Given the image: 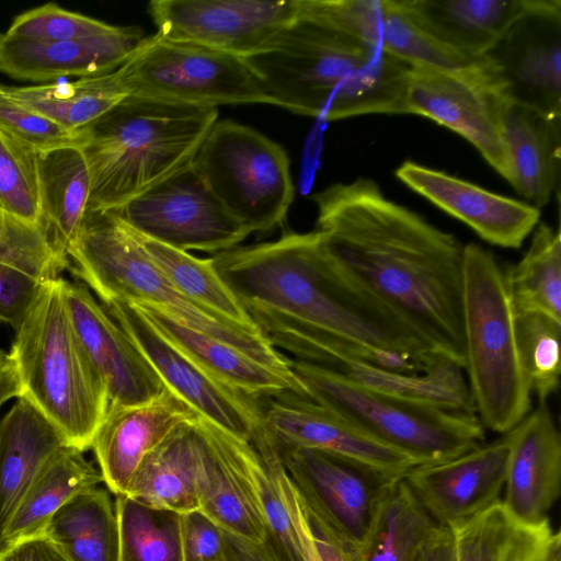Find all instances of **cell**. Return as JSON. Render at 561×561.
Wrapping results in <instances>:
<instances>
[{
  "instance_id": "6da1fadb",
  "label": "cell",
  "mask_w": 561,
  "mask_h": 561,
  "mask_svg": "<svg viewBox=\"0 0 561 561\" xmlns=\"http://www.w3.org/2000/svg\"><path fill=\"white\" fill-rule=\"evenodd\" d=\"M311 198L332 255L463 369L465 244L371 179L334 183Z\"/></svg>"
},
{
  "instance_id": "7a4b0ae2",
  "label": "cell",
  "mask_w": 561,
  "mask_h": 561,
  "mask_svg": "<svg viewBox=\"0 0 561 561\" xmlns=\"http://www.w3.org/2000/svg\"><path fill=\"white\" fill-rule=\"evenodd\" d=\"M213 264L243 308L286 316L365 350L421 366L442 354L329 251L320 231L215 254Z\"/></svg>"
},
{
  "instance_id": "3957f363",
  "label": "cell",
  "mask_w": 561,
  "mask_h": 561,
  "mask_svg": "<svg viewBox=\"0 0 561 561\" xmlns=\"http://www.w3.org/2000/svg\"><path fill=\"white\" fill-rule=\"evenodd\" d=\"M276 106L337 121L408 114L411 66L362 41L300 19L263 53L248 58Z\"/></svg>"
},
{
  "instance_id": "277c9868",
  "label": "cell",
  "mask_w": 561,
  "mask_h": 561,
  "mask_svg": "<svg viewBox=\"0 0 561 561\" xmlns=\"http://www.w3.org/2000/svg\"><path fill=\"white\" fill-rule=\"evenodd\" d=\"M217 107L128 95L79 129L90 173L88 213L116 210L192 164Z\"/></svg>"
},
{
  "instance_id": "5b68a950",
  "label": "cell",
  "mask_w": 561,
  "mask_h": 561,
  "mask_svg": "<svg viewBox=\"0 0 561 561\" xmlns=\"http://www.w3.org/2000/svg\"><path fill=\"white\" fill-rule=\"evenodd\" d=\"M69 268L101 302L153 306L181 324L226 342L288 376L290 358L252 332L183 295L149 259L130 229L112 211L88 213L68 253Z\"/></svg>"
},
{
  "instance_id": "8992f818",
  "label": "cell",
  "mask_w": 561,
  "mask_h": 561,
  "mask_svg": "<svg viewBox=\"0 0 561 561\" xmlns=\"http://www.w3.org/2000/svg\"><path fill=\"white\" fill-rule=\"evenodd\" d=\"M62 277L43 285L10 350L21 396L64 434L71 447H91L108 398L75 331Z\"/></svg>"
},
{
  "instance_id": "52a82bcc",
  "label": "cell",
  "mask_w": 561,
  "mask_h": 561,
  "mask_svg": "<svg viewBox=\"0 0 561 561\" xmlns=\"http://www.w3.org/2000/svg\"><path fill=\"white\" fill-rule=\"evenodd\" d=\"M463 370L476 415L484 428L504 434L530 411L505 272L477 243L465 244Z\"/></svg>"
},
{
  "instance_id": "ba28073f",
  "label": "cell",
  "mask_w": 561,
  "mask_h": 561,
  "mask_svg": "<svg viewBox=\"0 0 561 561\" xmlns=\"http://www.w3.org/2000/svg\"><path fill=\"white\" fill-rule=\"evenodd\" d=\"M290 369L311 400L420 465L449 460L484 443V427L476 414L405 399L299 359H290Z\"/></svg>"
},
{
  "instance_id": "9c48e42d",
  "label": "cell",
  "mask_w": 561,
  "mask_h": 561,
  "mask_svg": "<svg viewBox=\"0 0 561 561\" xmlns=\"http://www.w3.org/2000/svg\"><path fill=\"white\" fill-rule=\"evenodd\" d=\"M193 165L220 204L251 233L283 225L295 186L289 158L280 145L249 126L217 121Z\"/></svg>"
},
{
  "instance_id": "30bf717a",
  "label": "cell",
  "mask_w": 561,
  "mask_h": 561,
  "mask_svg": "<svg viewBox=\"0 0 561 561\" xmlns=\"http://www.w3.org/2000/svg\"><path fill=\"white\" fill-rule=\"evenodd\" d=\"M117 71L129 95L204 107L276 105L248 59L158 34Z\"/></svg>"
},
{
  "instance_id": "8fae6325",
  "label": "cell",
  "mask_w": 561,
  "mask_h": 561,
  "mask_svg": "<svg viewBox=\"0 0 561 561\" xmlns=\"http://www.w3.org/2000/svg\"><path fill=\"white\" fill-rule=\"evenodd\" d=\"M510 104L504 87L481 58L455 68L411 67L408 75V114L459 134L506 181L503 124Z\"/></svg>"
},
{
  "instance_id": "7c38bea8",
  "label": "cell",
  "mask_w": 561,
  "mask_h": 561,
  "mask_svg": "<svg viewBox=\"0 0 561 561\" xmlns=\"http://www.w3.org/2000/svg\"><path fill=\"white\" fill-rule=\"evenodd\" d=\"M110 211L136 232L186 252L218 254L251 234L215 197L193 162Z\"/></svg>"
},
{
  "instance_id": "4fadbf2b",
  "label": "cell",
  "mask_w": 561,
  "mask_h": 561,
  "mask_svg": "<svg viewBox=\"0 0 561 561\" xmlns=\"http://www.w3.org/2000/svg\"><path fill=\"white\" fill-rule=\"evenodd\" d=\"M148 11L163 38L248 59L298 20V0H153Z\"/></svg>"
},
{
  "instance_id": "5bb4252c",
  "label": "cell",
  "mask_w": 561,
  "mask_h": 561,
  "mask_svg": "<svg viewBox=\"0 0 561 561\" xmlns=\"http://www.w3.org/2000/svg\"><path fill=\"white\" fill-rule=\"evenodd\" d=\"M276 446L308 513L336 540L358 553L382 489L393 480L322 450Z\"/></svg>"
},
{
  "instance_id": "9a60e30c",
  "label": "cell",
  "mask_w": 561,
  "mask_h": 561,
  "mask_svg": "<svg viewBox=\"0 0 561 561\" xmlns=\"http://www.w3.org/2000/svg\"><path fill=\"white\" fill-rule=\"evenodd\" d=\"M481 59L511 103L561 118V0H527Z\"/></svg>"
},
{
  "instance_id": "2e32d148",
  "label": "cell",
  "mask_w": 561,
  "mask_h": 561,
  "mask_svg": "<svg viewBox=\"0 0 561 561\" xmlns=\"http://www.w3.org/2000/svg\"><path fill=\"white\" fill-rule=\"evenodd\" d=\"M130 337L168 389L199 415L250 442L263 427V408L213 377L161 335L131 304L101 302Z\"/></svg>"
},
{
  "instance_id": "e0dca14e",
  "label": "cell",
  "mask_w": 561,
  "mask_h": 561,
  "mask_svg": "<svg viewBox=\"0 0 561 561\" xmlns=\"http://www.w3.org/2000/svg\"><path fill=\"white\" fill-rule=\"evenodd\" d=\"M263 424L276 444L322 450L386 480L403 478L420 463L366 435L316 401L286 392L267 399Z\"/></svg>"
},
{
  "instance_id": "ac0fdd59",
  "label": "cell",
  "mask_w": 561,
  "mask_h": 561,
  "mask_svg": "<svg viewBox=\"0 0 561 561\" xmlns=\"http://www.w3.org/2000/svg\"><path fill=\"white\" fill-rule=\"evenodd\" d=\"M508 453L504 433L449 460L419 465L403 479L432 519L453 528L500 501Z\"/></svg>"
},
{
  "instance_id": "d6986e66",
  "label": "cell",
  "mask_w": 561,
  "mask_h": 561,
  "mask_svg": "<svg viewBox=\"0 0 561 561\" xmlns=\"http://www.w3.org/2000/svg\"><path fill=\"white\" fill-rule=\"evenodd\" d=\"M75 331L101 377L108 405L129 407L158 397L167 387L130 337L89 288L64 279Z\"/></svg>"
},
{
  "instance_id": "ffe728a7",
  "label": "cell",
  "mask_w": 561,
  "mask_h": 561,
  "mask_svg": "<svg viewBox=\"0 0 561 561\" xmlns=\"http://www.w3.org/2000/svg\"><path fill=\"white\" fill-rule=\"evenodd\" d=\"M298 18L369 44L411 67L467 65L424 33L397 0H298Z\"/></svg>"
},
{
  "instance_id": "44dd1931",
  "label": "cell",
  "mask_w": 561,
  "mask_h": 561,
  "mask_svg": "<svg viewBox=\"0 0 561 561\" xmlns=\"http://www.w3.org/2000/svg\"><path fill=\"white\" fill-rule=\"evenodd\" d=\"M396 176L432 204L470 227L484 241L518 249L535 230L540 209L471 182L404 161Z\"/></svg>"
},
{
  "instance_id": "7402d4cb",
  "label": "cell",
  "mask_w": 561,
  "mask_h": 561,
  "mask_svg": "<svg viewBox=\"0 0 561 561\" xmlns=\"http://www.w3.org/2000/svg\"><path fill=\"white\" fill-rule=\"evenodd\" d=\"M198 510L224 530L263 545L265 529L247 474L250 442L199 415Z\"/></svg>"
},
{
  "instance_id": "603a6c76",
  "label": "cell",
  "mask_w": 561,
  "mask_h": 561,
  "mask_svg": "<svg viewBox=\"0 0 561 561\" xmlns=\"http://www.w3.org/2000/svg\"><path fill=\"white\" fill-rule=\"evenodd\" d=\"M147 38L139 27L117 25L103 35L62 42H34L0 33V72L43 84L100 76L123 66Z\"/></svg>"
},
{
  "instance_id": "cb8c5ba5",
  "label": "cell",
  "mask_w": 561,
  "mask_h": 561,
  "mask_svg": "<svg viewBox=\"0 0 561 561\" xmlns=\"http://www.w3.org/2000/svg\"><path fill=\"white\" fill-rule=\"evenodd\" d=\"M198 415L168 388L141 404L108 405L90 447L103 483L115 495L125 494L144 457L178 425Z\"/></svg>"
},
{
  "instance_id": "d4e9b609",
  "label": "cell",
  "mask_w": 561,
  "mask_h": 561,
  "mask_svg": "<svg viewBox=\"0 0 561 561\" xmlns=\"http://www.w3.org/2000/svg\"><path fill=\"white\" fill-rule=\"evenodd\" d=\"M510 453L502 503L526 523L548 519L560 494L561 437L546 403L505 433Z\"/></svg>"
},
{
  "instance_id": "484cf974",
  "label": "cell",
  "mask_w": 561,
  "mask_h": 561,
  "mask_svg": "<svg viewBox=\"0 0 561 561\" xmlns=\"http://www.w3.org/2000/svg\"><path fill=\"white\" fill-rule=\"evenodd\" d=\"M245 466L264 523L262 547L274 561H316L307 510L264 424L250 440Z\"/></svg>"
},
{
  "instance_id": "4316f807",
  "label": "cell",
  "mask_w": 561,
  "mask_h": 561,
  "mask_svg": "<svg viewBox=\"0 0 561 561\" xmlns=\"http://www.w3.org/2000/svg\"><path fill=\"white\" fill-rule=\"evenodd\" d=\"M131 305L161 335L227 386L257 400L286 392L309 398L297 376L277 371L226 342L192 330L153 306Z\"/></svg>"
},
{
  "instance_id": "83f0119b",
  "label": "cell",
  "mask_w": 561,
  "mask_h": 561,
  "mask_svg": "<svg viewBox=\"0 0 561 561\" xmlns=\"http://www.w3.org/2000/svg\"><path fill=\"white\" fill-rule=\"evenodd\" d=\"M432 39L467 64L483 57L527 0H397Z\"/></svg>"
},
{
  "instance_id": "f1b7e54d",
  "label": "cell",
  "mask_w": 561,
  "mask_h": 561,
  "mask_svg": "<svg viewBox=\"0 0 561 561\" xmlns=\"http://www.w3.org/2000/svg\"><path fill=\"white\" fill-rule=\"evenodd\" d=\"M70 446L31 401L16 398L0 420V546L4 530L44 465Z\"/></svg>"
},
{
  "instance_id": "f546056e",
  "label": "cell",
  "mask_w": 561,
  "mask_h": 561,
  "mask_svg": "<svg viewBox=\"0 0 561 561\" xmlns=\"http://www.w3.org/2000/svg\"><path fill=\"white\" fill-rule=\"evenodd\" d=\"M507 182L539 208L558 193L561 173V118H549L511 103L503 124Z\"/></svg>"
},
{
  "instance_id": "4dcf8cb0",
  "label": "cell",
  "mask_w": 561,
  "mask_h": 561,
  "mask_svg": "<svg viewBox=\"0 0 561 561\" xmlns=\"http://www.w3.org/2000/svg\"><path fill=\"white\" fill-rule=\"evenodd\" d=\"M199 444L198 415L178 425L144 457L125 494L178 513L197 510Z\"/></svg>"
},
{
  "instance_id": "1f68e13d",
  "label": "cell",
  "mask_w": 561,
  "mask_h": 561,
  "mask_svg": "<svg viewBox=\"0 0 561 561\" xmlns=\"http://www.w3.org/2000/svg\"><path fill=\"white\" fill-rule=\"evenodd\" d=\"M451 531L454 561H551L561 546L549 519L523 522L501 500Z\"/></svg>"
},
{
  "instance_id": "d6a6232c",
  "label": "cell",
  "mask_w": 561,
  "mask_h": 561,
  "mask_svg": "<svg viewBox=\"0 0 561 561\" xmlns=\"http://www.w3.org/2000/svg\"><path fill=\"white\" fill-rule=\"evenodd\" d=\"M39 225L55 251L68 259L88 214L91 182L79 145L37 151Z\"/></svg>"
},
{
  "instance_id": "836d02e7",
  "label": "cell",
  "mask_w": 561,
  "mask_h": 561,
  "mask_svg": "<svg viewBox=\"0 0 561 561\" xmlns=\"http://www.w3.org/2000/svg\"><path fill=\"white\" fill-rule=\"evenodd\" d=\"M102 474L83 456L67 446L42 468L25 492L4 530L0 550L44 533L54 514L79 492L98 486Z\"/></svg>"
},
{
  "instance_id": "e575fe53",
  "label": "cell",
  "mask_w": 561,
  "mask_h": 561,
  "mask_svg": "<svg viewBox=\"0 0 561 561\" xmlns=\"http://www.w3.org/2000/svg\"><path fill=\"white\" fill-rule=\"evenodd\" d=\"M43 535L68 561H118L119 525L110 493L93 486L66 502Z\"/></svg>"
},
{
  "instance_id": "d590c367",
  "label": "cell",
  "mask_w": 561,
  "mask_h": 561,
  "mask_svg": "<svg viewBox=\"0 0 561 561\" xmlns=\"http://www.w3.org/2000/svg\"><path fill=\"white\" fill-rule=\"evenodd\" d=\"M0 88L13 101L70 130L88 126L129 95L117 69L75 81Z\"/></svg>"
},
{
  "instance_id": "8d00e7d4",
  "label": "cell",
  "mask_w": 561,
  "mask_h": 561,
  "mask_svg": "<svg viewBox=\"0 0 561 561\" xmlns=\"http://www.w3.org/2000/svg\"><path fill=\"white\" fill-rule=\"evenodd\" d=\"M436 526L403 478L390 481L382 489L358 561H414Z\"/></svg>"
},
{
  "instance_id": "74e56055",
  "label": "cell",
  "mask_w": 561,
  "mask_h": 561,
  "mask_svg": "<svg viewBox=\"0 0 561 561\" xmlns=\"http://www.w3.org/2000/svg\"><path fill=\"white\" fill-rule=\"evenodd\" d=\"M130 231L149 259L183 295L252 332L261 333L237 296L215 270L211 257L199 259L133 229Z\"/></svg>"
},
{
  "instance_id": "f35d334b",
  "label": "cell",
  "mask_w": 561,
  "mask_h": 561,
  "mask_svg": "<svg viewBox=\"0 0 561 561\" xmlns=\"http://www.w3.org/2000/svg\"><path fill=\"white\" fill-rule=\"evenodd\" d=\"M462 368L446 356L437 357L425 369L402 373L368 365H350L342 373L367 386L437 408L476 414Z\"/></svg>"
},
{
  "instance_id": "ab89813d",
  "label": "cell",
  "mask_w": 561,
  "mask_h": 561,
  "mask_svg": "<svg viewBox=\"0 0 561 561\" xmlns=\"http://www.w3.org/2000/svg\"><path fill=\"white\" fill-rule=\"evenodd\" d=\"M520 261L505 270L515 312H538L561 321V232L541 222Z\"/></svg>"
},
{
  "instance_id": "60d3db41",
  "label": "cell",
  "mask_w": 561,
  "mask_h": 561,
  "mask_svg": "<svg viewBox=\"0 0 561 561\" xmlns=\"http://www.w3.org/2000/svg\"><path fill=\"white\" fill-rule=\"evenodd\" d=\"M118 561H183L181 513L116 495Z\"/></svg>"
},
{
  "instance_id": "b9f144b4",
  "label": "cell",
  "mask_w": 561,
  "mask_h": 561,
  "mask_svg": "<svg viewBox=\"0 0 561 561\" xmlns=\"http://www.w3.org/2000/svg\"><path fill=\"white\" fill-rule=\"evenodd\" d=\"M515 330L530 393L546 403L559 388L561 321L538 312H515Z\"/></svg>"
},
{
  "instance_id": "7bdbcfd3",
  "label": "cell",
  "mask_w": 561,
  "mask_h": 561,
  "mask_svg": "<svg viewBox=\"0 0 561 561\" xmlns=\"http://www.w3.org/2000/svg\"><path fill=\"white\" fill-rule=\"evenodd\" d=\"M0 208L25 221L39 225L37 150L2 128H0Z\"/></svg>"
},
{
  "instance_id": "ee69618b",
  "label": "cell",
  "mask_w": 561,
  "mask_h": 561,
  "mask_svg": "<svg viewBox=\"0 0 561 561\" xmlns=\"http://www.w3.org/2000/svg\"><path fill=\"white\" fill-rule=\"evenodd\" d=\"M0 263L20 270L42 283L60 277L69 261L59 255L39 225L0 208Z\"/></svg>"
},
{
  "instance_id": "f6af8a7d",
  "label": "cell",
  "mask_w": 561,
  "mask_h": 561,
  "mask_svg": "<svg viewBox=\"0 0 561 561\" xmlns=\"http://www.w3.org/2000/svg\"><path fill=\"white\" fill-rule=\"evenodd\" d=\"M115 27L49 2L15 16L4 33L26 41L62 42L103 35Z\"/></svg>"
},
{
  "instance_id": "bcb514c9",
  "label": "cell",
  "mask_w": 561,
  "mask_h": 561,
  "mask_svg": "<svg viewBox=\"0 0 561 561\" xmlns=\"http://www.w3.org/2000/svg\"><path fill=\"white\" fill-rule=\"evenodd\" d=\"M0 128L37 151L79 144L80 131L70 130L5 95L0 88Z\"/></svg>"
},
{
  "instance_id": "7dc6e473",
  "label": "cell",
  "mask_w": 561,
  "mask_h": 561,
  "mask_svg": "<svg viewBox=\"0 0 561 561\" xmlns=\"http://www.w3.org/2000/svg\"><path fill=\"white\" fill-rule=\"evenodd\" d=\"M183 561H225L224 529L201 510L181 513Z\"/></svg>"
},
{
  "instance_id": "c3c4849f",
  "label": "cell",
  "mask_w": 561,
  "mask_h": 561,
  "mask_svg": "<svg viewBox=\"0 0 561 561\" xmlns=\"http://www.w3.org/2000/svg\"><path fill=\"white\" fill-rule=\"evenodd\" d=\"M44 284L20 270L0 263V322L15 331Z\"/></svg>"
},
{
  "instance_id": "681fc988",
  "label": "cell",
  "mask_w": 561,
  "mask_h": 561,
  "mask_svg": "<svg viewBox=\"0 0 561 561\" xmlns=\"http://www.w3.org/2000/svg\"><path fill=\"white\" fill-rule=\"evenodd\" d=\"M0 561H68L45 535L31 537L0 550Z\"/></svg>"
},
{
  "instance_id": "f907efd6",
  "label": "cell",
  "mask_w": 561,
  "mask_h": 561,
  "mask_svg": "<svg viewBox=\"0 0 561 561\" xmlns=\"http://www.w3.org/2000/svg\"><path fill=\"white\" fill-rule=\"evenodd\" d=\"M308 516L313 533L316 561H358L355 550L336 540L309 513Z\"/></svg>"
},
{
  "instance_id": "816d5d0a",
  "label": "cell",
  "mask_w": 561,
  "mask_h": 561,
  "mask_svg": "<svg viewBox=\"0 0 561 561\" xmlns=\"http://www.w3.org/2000/svg\"><path fill=\"white\" fill-rule=\"evenodd\" d=\"M414 561H454L451 528L436 526L421 546Z\"/></svg>"
},
{
  "instance_id": "f5cc1de1",
  "label": "cell",
  "mask_w": 561,
  "mask_h": 561,
  "mask_svg": "<svg viewBox=\"0 0 561 561\" xmlns=\"http://www.w3.org/2000/svg\"><path fill=\"white\" fill-rule=\"evenodd\" d=\"M225 561H274L262 545L224 530Z\"/></svg>"
},
{
  "instance_id": "db71d44e",
  "label": "cell",
  "mask_w": 561,
  "mask_h": 561,
  "mask_svg": "<svg viewBox=\"0 0 561 561\" xmlns=\"http://www.w3.org/2000/svg\"><path fill=\"white\" fill-rule=\"evenodd\" d=\"M20 396L21 387L14 363L9 353L0 350V408Z\"/></svg>"
}]
</instances>
